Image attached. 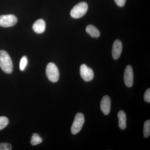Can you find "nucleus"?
Instances as JSON below:
<instances>
[{
	"label": "nucleus",
	"instance_id": "nucleus-1",
	"mask_svg": "<svg viewBox=\"0 0 150 150\" xmlns=\"http://www.w3.org/2000/svg\"><path fill=\"white\" fill-rule=\"evenodd\" d=\"M0 67L6 74H11L13 70V64L6 51L0 50Z\"/></svg>",
	"mask_w": 150,
	"mask_h": 150
},
{
	"label": "nucleus",
	"instance_id": "nucleus-2",
	"mask_svg": "<svg viewBox=\"0 0 150 150\" xmlns=\"http://www.w3.org/2000/svg\"><path fill=\"white\" fill-rule=\"evenodd\" d=\"M88 9V6L84 2L79 3L74 7L71 11V16L74 18H80L86 13Z\"/></svg>",
	"mask_w": 150,
	"mask_h": 150
},
{
	"label": "nucleus",
	"instance_id": "nucleus-3",
	"mask_svg": "<svg viewBox=\"0 0 150 150\" xmlns=\"http://www.w3.org/2000/svg\"><path fill=\"white\" fill-rule=\"evenodd\" d=\"M46 74L48 80L52 82H57L59 81V69L54 63H50L47 65L46 68Z\"/></svg>",
	"mask_w": 150,
	"mask_h": 150
},
{
	"label": "nucleus",
	"instance_id": "nucleus-4",
	"mask_svg": "<svg viewBox=\"0 0 150 150\" xmlns=\"http://www.w3.org/2000/svg\"><path fill=\"white\" fill-rule=\"evenodd\" d=\"M85 118L83 114L81 112L77 113L71 127V132L72 134L75 135L79 133L81 130Z\"/></svg>",
	"mask_w": 150,
	"mask_h": 150
},
{
	"label": "nucleus",
	"instance_id": "nucleus-5",
	"mask_svg": "<svg viewBox=\"0 0 150 150\" xmlns=\"http://www.w3.org/2000/svg\"><path fill=\"white\" fill-rule=\"evenodd\" d=\"M17 21L16 17L13 15L0 16V26L2 27H11L16 24Z\"/></svg>",
	"mask_w": 150,
	"mask_h": 150
},
{
	"label": "nucleus",
	"instance_id": "nucleus-6",
	"mask_svg": "<svg viewBox=\"0 0 150 150\" xmlns=\"http://www.w3.org/2000/svg\"><path fill=\"white\" fill-rule=\"evenodd\" d=\"M80 73L81 77L86 81H90L92 80L93 79V71L85 64L81 65L80 69Z\"/></svg>",
	"mask_w": 150,
	"mask_h": 150
},
{
	"label": "nucleus",
	"instance_id": "nucleus-7",
	"mask_svg": "<svg viewBox=\"0 0 150 150\" xmlns=\"http://www.w3.org/2000/svg\"><path fill=\"white\" fill-rule=\"evenodd\" d=\"M124 83L126 86L131 87L134 82V74L133 69L130 65H128L125 69L124 73Z\"/></svg>",
	"mask_w": 150,
	"mask_h": 150
},
{
	"label": "nucleus",
	"instance_id": "nucleus-8",
	"mask_svg": "<svg viewBox=\"0 0 150 150\" xmlns=\"http://www.w3.org/2000/svg\"><path fill=\"white\" fill-rule=\"evenodd\" d=\"M100 108L103 112L105 115L110 113L111 108V100L110 98L108 96H105L101 100Z\"/></svg>",
	"mask_w": 150,
	"mask_h": 150
},
{
	"label": "nucleus",
	"instance_id": "nucleus-9",
	"mask_svg": "<svg viewBox=\"0 0 150 150\" xmlns=\"http://www.w3.org/2000/svg\"><path fill=\"white\" fill-rule=\"evenodd\" d=\"M122 51V43L119 40H116L113 43L112 47V56L113 59L117 60L121 56Z\"/></svg>",
	"mask_w": 150,
	"mask_h": 150
},
{
	"label": "nucleus",
	"instance_id": "nucleus-10",
	"mask_svg": "<svg viewBox=\"0 0 150 150\" xmlns=\"http://www.w3.org/2000/svg\"><path fill=\"white\" fill-rule=\"evenodd\" d=\"M46 28V23L42 19L38 20L33 23V29L36 33L40 34L44 32Z\"/></svg>",
	"mask_w": 150,
	"mask_h": 150
},
{
	"label": "nucleus",
	"instance_id": "nucleus-11",
	"mask_svg": "<svg viewBox=\"0 0 150 150\" xmlns=\"http://www.w3.org/2000/svg\"><path fill=\"white\" fill-rule=\"evenodd\" d=\"M118 126L121 130H124L126 128V117L125 112L123 110H120L118 112Z\"/></svg>",
	"mask_w": 150,
	"mask_h": 150
},
{
	"label": "nucleus",
	"instance_id": "nucleus-12",
	"mask_svg": "<svg viewBox=\"0 0 150 150\" xmlns=\"http://www.w3.org/2000/svg\"><path fill=\"white\" fill-rule=\"evenodd\" d=\"M86 32L91 37L98 38L100 35L99 30L93 25H88L86 29Z\"/></svg>",
	"mask_w": 150,
	"mask_h": 150
},
{
	"label": "nucleus",
	"instance_id": "nucleus-13",
	"mask_svg": "<svg viewBox=\"0 0 150 150\" xmlns=\"http://www.w3.org/2000/svg\"><path fill=\"white\" fill-rule=\"evenodd\" d=\"M42 142H43V140L42 138L38 134H35V133L33 134L31 140H30V143L33 146H36L41 144Z\"/></svg>",
	"mask_w": 150,
	"mask_h": 150
},
{
	"label": "nucleus",
	"instance_id": "nucleus-14",
	"mask_svg": "<svg viewBox=\"0 0 150 150\" xmlns=\"http://www.w3.org/2000/svg\"><path fill=\"white\" fill-rule=\"evenodd\" d=\"M144 136L145 138H148L150 135V120L145 121L144 126Z\"/></svg>",
	"mask_w": 150,
	"mask_h": 150
},
{
	"label": "nucleus",
	"instance_id": "nucleus-15",
	"mask_svg": "<svg viewBox=\"0 0 150 150\" xmlns=\"http://www.w3.org/2000/svg\"><path fill=\"white\" fill-rule=\"evenodd\" d=\"M9 123L8 118L5 116H0V131L7 126Z\"/></svg>",
	"mask_w": 150,
	"mask_h": 150
},
{
	"label": "nucleus",
	"instance_id": "nucleus-16",
	"mask_svg": "<svg viewBox=\"0 0 150 150\" xmlns=\"http://www.w3.org/2000/svg\"><path fill=\"white\" fill-rule=\"evenodd\" d=\"M28 64V59L26 56H23L22 57L20 62V69L21 71H24L27 66Z\"/></svg>",
	"mask_w": 150,
	"mask_h": 150
},
{
	"label": "nucleus",
	"instance_id": "nucleus-17",
	"mask_svg": "<svg viewBox=\"0 0 150 150\" xmlns=\"http://www.w3.org/2000/svg\"><path fill=\"white\" fill-rule=\"evenodd\" d=\"M12 150L11 145L7 143H0V150Z\"/></svg>",
	"mask_w": 150,
	"mask_h": 150
},
{
	"label": "nucleus",
	"instance_id": "nucleus-18",
	"mask_svg": "<svg viewBox=\"0 0 150 150\" xmlns=\"http://www.w3.org/2000/svg\"><path fill=\"white\" fill-rule=\"evenodd\" d=\"M144 98L145 101L146 102H150V88H148L145 92L144 95Z\"/></svg>",
	"mask_w": 150,
	"mask_h": 150
},
{
	"label": "nucleus",
	"instance_id": "nucleus-19",
	"mask_svg": "<svg viewBox=\"0 0 150 150\" xmlns=\"http://www.w3.org/2000/svg\"><path fill=\"white\" fill-rule=\"evenodd\" d=\"M116 4L120 7H123L126 3V0H114Z\"/></svg>",
	"mask_w": 150,
	"mask_h": 150
}]
</instances>
